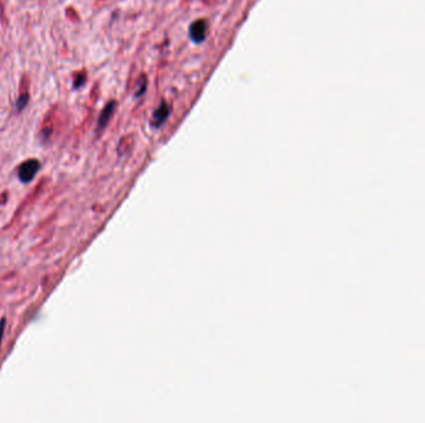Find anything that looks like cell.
Instances as JSON below:
<instances>
[{
	"mask_svg": "<svg viewBox=\"0 0 425 423\" xmlns=\"http://www.w3.org/2000/svg\"><path fill=\"white\" fill-rule=\"evenodd\" d=\"M40 161L36 159H29V160L24 161L20 164L18 169V178L20 179L21 183L27 184L35 178L37 172L40 170Z\"/></svg>",
	"mask_w": 425,
	"mask_h": 423,
	"instance_id": "6da1fadb",
	"label": "cell"
},
{
	"mask_svg": "<svg viewBox=\"0 0 425 423\" xmlns=\"http://www.w3.org/2000/svg\"><path fill=\"white\" fill-rule=\"evenodd\" d=\"M207 35V23L204 20H197L190 25V37L196 43H202Z\"/></svg>",
	"mask_w": 425,
	"mask_h": 423,
	"instance_id": "7a4b0ae2",
	"label": "cell"
},
{
	"mask_svg": "<svg viewBox=\"0 0 425 423\" xmlns=\"http://www.w3.org/2000/svg\"><path fill=\"white\" fill-rule=\"evenodd\" d=\"M169 114V108L168 106H167L166 103H162L160 107H158L157 109H156L154 114H153V124L154 125H161L162 123L164 122V120L167 119V117H168Z\"/></svg>",
	"mask_w": 425,
	"mask_h": 423,
	"instance_id": "3957f363",
	"label": "cell"
},
{
	"mask_svg": "<svg viewBox=\"0 0 425 423\" xmlns=\"http://www.w3.org/2000/svg\"><path fill=\"white\" fill-rule=\"evenodd\" d=\"M113 107H114V103L113 102H109L105 107V109H103L102 113H101L100 118H98V127L102 128V127H105V125L107 124V122H108V119H109V118H111V115H112V111H113Z\"/></svg>",
	"mask_w": 425,
	"mask_h": 423,
	"instance_id": "277c9868",
	"label": "cell"
},
{
	"mask_svg": "<svg viewBox=\"0 0 425 423\" xmlns=\"http://www.w3.org/2000/svg\"><path fill=\"white\" fill-rule=\"evenodd\" d=\"M27 101H29V96H27L25 93V95H23L18 100V103H16V109H18V111H21V109H23L24 107L26 106Z\"/></svg>",
	"mask_w": 425,
	"mask_h": 423,
	"instance_id": "5b68a950",
	"label": "cell"
},
{
	"mask_svg": "<svg viewBox=\"0 0 425 423\" xmlns=\"http://www.w3.org/2000/svg\"><path fill=\"white\" fill-rule=\"evenodd\" d=\"M4 329H5V319L0 320V345H2L3 336H4Z\"/></svg>",
	"mask_w": 425,
	"mask_h": 423,
	"instance_id": "8992f818",
	"label": "cell"
}]
</instances>
